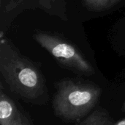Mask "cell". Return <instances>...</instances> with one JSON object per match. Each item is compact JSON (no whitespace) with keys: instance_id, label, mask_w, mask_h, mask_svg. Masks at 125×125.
<instances>
[{"instance_id":"obj_1","label":"cell","mask_w":125,"mask_h":125,"mask_svg":"<svg viewBox=\"0 0 125 125\" xmlns=\"http://www.w3.org/2000/svg\"><path fill=\"white\" fill-rule=\"evenodd\" d=\"M0 72L10 90L24 102L35 105L48 103V91L42 71L3 36L0 41Z\"/></svg>"},{"instance_id":"obj_2","label":"cell","mask_w":125,"mask_h":125,"mask_svg":"<svg viewBox=\"0 0 125 125\" xmlns=\"http://www.w3.org/2000/svg\"><path fill=\"white\" fill-rule=\"evenodd\" d=\"M52 107L55 115L66 122H78L96 107L102 90L91 82L66 79L55 85Z\"/></svg>"},{"instance_id":"obj_3","label":"cell","mask_w":125,"mask_h":125,"mask_svg":"<svg viewBox=\"0 0 125 125\" xmlns=\"http://www.w3.org/2000/svg\"><path fill=\"white\" fill-rule=\"evenodd\" d=\"M33 38L63 68L81 76L89 77L94 74L95 70L90 62L71 43L58 35L45 32H37Z\"/></svg>"},{"instance_id":"obj_4","label":"cell","mask_w":125,"mask_h":125,"mask_svg":"<svg viewBox=\"0 0 125 125\" xmlns=\"http://www.w3.org/2000/svg\"><path fill=\"white\" fill-rule=\"evenodd\" d=\"M0 125H34L29 114L0 88Z\"/></svg>"},{"instance_id":"obj_5","label":"cell","mask_w":125,"mask_h":125,"mask_svg":"<svg viewBox=\"0 0 125 125\" xmlns=\"http://www.w3.org/2000/svg\"><path fill=\"white\" fill-rule=\"evenodd\" d=\"M28 0H16L11 1L7 5V10H12L14 7L22 4ZM37 6L51 15L59 16L63 20H67L64 0H36Z\"/></svg>"},{"instance_id":"obj_6","label":"cell","mask_w":125,"mask_h":125,"mask_svg":"<svg viewBox=\"0 0 125 125\" xmlns=\"http://www.w3.org/2000/svg\"><path fill=\"white\" fill-rule=\"evenodd\" d=\"M76 123L75 125H114L116 122L107 110L98 108Z\"/></svg>"},{"instance_id":"obj_7","label":"cell","mask_w":125,"mask_h":125,"mask_svg":"<svg viewBox=\"0 0 125 125\" xmlns=\"http://www.w3.org/2000/svg\"><path fill=\"white\" fill-rule=\"evenodd\" d=\"M122 0H82L83 5L90 11L103 12L108 10Z\"/></svg>"},{"instance_id":"obj_8","label":"cell","mask_w":125,"mask_h":125,"mask_svg":"<svg viewBox=\"0 0 125 125\" xmlns=\"http://www.w3.org/2000/svg\"><path fill=\"white\" fill-rule=\"evenodd\" d=\"M114 125H125V118L120 120V121H119V122H116Z\"/></svg>"},{"instance_id":"obj_9","label":"cell","mask_w":125,"mask_h":125,"mask_svg":"<svg viewBox=\"0 0 125 125\" xmlns=\"http://www.w3.org/2000/svg\"><path fill=\"white\" fill-rule=\"evenodd\" d=\"M122 111L125 112V102L123 103V105H122Z\"/></svg>"}]
</instances>
